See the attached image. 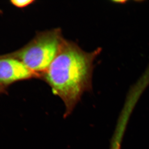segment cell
<instances>
[{"label":"cell","mask_w":149,"mask_h":149,"mask_svg":"<svg viewBox=\"0 0 149 149\" xmlns=\"http://www.w3.org/2000/svg\"><path fill=\"white\" fill-rule=\"evenodd\" d=\"M63 40L60 29L40 32L24 47L8 55L33 72L42 74L57 54Z\"/></svg>","instance_id":"7a4b0ae2"},{"label":"cell","mask_w":149,"mask_h":149,"mask_svg":"<svg viewBox=\"0 0 149 149\" xmlns=\"http://www.w3.org/2000/svg\"><path fill=\"white\" fill-rule=\"evenodd\" d=\"M7 89L3 87L2 85H0V94H5L7 93Z\"/></svg>","instance_id":"5b68a950"},{"label":"cell","mask_w":149,"mask_h":149,"mask_svg":"<svg viewBox=\"0 0 149 149\" xmlns=\"http://www.w3.org/2000/svg\"><path fill=\"white\" fill-rule=\"evenodd\" d=\"M40 77L21 61L8 54L0 56V85L8 87L19 81Z\"/></svg>","instance_id":"3957f363"},{"label":"cell","mask_w":149,"mask_h":149,"mask_svg":"<svg viewBox=\"0 0 149 149\" xmlns=\"http://www.w3.org/2000/svg\"><path fill=\"white\" fill-rule=\"evenodd\" d=\"M98 48L86 52L77 44L63 40L57 54L40 78L64 102L66 117L73 111L83 93L92 89L93 61L100 53Z\"/></svg>","instance_id":"6da1fadb"},{"label":"cell","mask_w":149,"mask_h":149,"mask_svg":"<svg viewBox=\"0 0 149 149\" xmlns=\"http://www.w3.org/2000/svg\"><path fill=\"white\" fill-rule=\"evenodd\" d=\"M34 0H12L10 2L12 4L18 8H24L32 3Z\"/></svg>","instance_id":"277c9868"}]
</instances>
